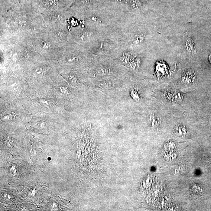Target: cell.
Segmentation results:
<instances>
[{"label":"cell","instance_id":"cell-1","mask_svg":"<svg viewBox=\"0 0 211 211\" xmlns=\"http://www.w3.org/2000/svg\"><path fill=\"white\" fill-rule=\"evenodd\" d=\"M36 47L39 49L50 50L56 49L53 44L47 38L41 37L36 41Z\"/></svg>","mask_w":211,"mask_h":211},{"label":"cell","instance_id":"cell-2","mask_svg":"<svg viewBox=\"0 0 211 211\" xmlns=\"http://www.w3.org/2000/svg\"><path fill=\"white\" fill-rule=\"evenodd\" d=\"M135 58L131 52L125 49L122 52L120 56V61L123 65L128 66Z\"/></svg>","mask_w":211,"mask_h":211},{"label":"cell","instance_id":"cell-3","mask_svg":"<svg viewBox=\"0 0 211 211\" xmlns=\"http://www.w3.org/2000/svg\"><path fill=\"white\" fill-rule=\"evenodd\" d=\"M175 133L177 136L180 137L185 138L189 134L188 129L184 125H177L175 129Z\"/></svg>","mask_w":211,"mask_h":211},{"label":"cell","instance_id":"cell-4","mask_svg":"<svg viewBox=\"0 0 211 211\" xmlns=\"http://www.w3.org/2000/svg\"><path fill=\"white\" fill-rule=\"evenodd\" d=\"M190 193L193 196H200L203 193V189L199 184H193L190 188Z\"/></svg>","mask_w":211,"mask_h":211},{"label":"cell","instance_id":"cell-5","mask_svg":"<svg viewBox=\"0 0 211 211\" xmlns=\"http://www.w3.org/2000/svg\"><path fill=\"white\" fill-rule=\"evenodd\" d=\"M194 45V42L193 41L188 37L186 43V47L187 51L190 53H193L195 50Z\"/></svg>","mask_w":211,"mask_h":211},{"label":"cell","instance_id":"cell-6","mask_svg":"<svg viewBox=\"0 0 211 211\" xmlns=\"http://www.w3.org/2000/svg\"><path fill=\"white\" fill-rule=\"evenodd\" d=\"M141 63V60L138 58H134L133 60L129 64L128 66L131 69L135 70L138 68Z\"/></svg>","mask_w":211,"mask_h":211},{"label":"cell","instance_id":"cell-7","mask_svg":"<svg viewBox=\"0 0 211 211\" xmlns=\"http://www.w3.org/2000/svg\"><path fill=\"white\" fill-rule=\"evenodd\" d=\"M150 118L153 126L157 127L159 125L160 121L159 118L156 115L152 113L150 115Z\"/></svg>","mask_w":211,"mask_h":211},{"label":"cell","instance_id":"cell-8","mask_svg":"<svg viewBox=\"0 0 211 211\" xmlns=\"http://www.w3.org/2000/svg\"><path fill=\"white\" fill-rule=\"evenodd\" d=\"M131 96L136 101H138L140 99V93L138 90L136 89H132L131 91Z\"/></svg>","mask_w":211,"mask_h":211},{"label":"cell","instance_id":"cell-9","mask_svg":"<svg viewBox=\"0 0 211 211\" xmlns=\"http://www.w3.org/2000/svg\"><path fill=\"white\" fill-rule=\"evenodd\" d=\"M45 6H55L58 5V0H43Z\"/></svg>","mask_w":211,"mask_h":211}]
</instances>
